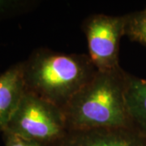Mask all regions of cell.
<instances>
[{
  "instance_id": "1",
  "label": "cell",
  "mask_w": 146,
  "mask_h": 146,
  "mask_svg": "<svg viewBox=\"0 0 146 146\" xmlns=\"http://www.w3.org/2000/svg\"><path fill=\"white\" fill-rule=\"evenodd\" d=\"M127 76L122 68L95 73L63 109L68 130L135 126L126 103Z\"/></svg>"
},
{
  "instance_id": "2",
  "label": "cell",
  "mask_w": 146,
  "mask_h": 146,
  "mask_svg": "<svg viewBox=\"0 0 146 146\" xmlns=\"http://www.w3.org/2000/svg\"><path fill=\"white\" fill-rule=\"evenodd\" d=\"M27 93L63 110L98 72L88 54L38 49L22 62Z\"/></svg>"
},
{
  "instance_id": "3",
  "label": "cell",
  "mask_w": 146,
  "mask_h": 146,
  "mask_svg": "<svg viewBox=\"0 0 146 146\" xmlns=\"http://www.w3.org/2000/svg\"><path fill=\"white\" fill-rule=\"evenodd\" d=\"M5 131L50 146L66 134L68 128L63 110L25 92Z\"/></svg>"
},
{
  "instance_id": "4",
  "label": "cell",
  "mask_w": 146,
  "mask_h": 146,
  "mask_svg": "<svg viewBox=\"0 0 146 146\" xmlns=\"http://www.w3.org/2000/svg\"><path fill=\"white\" fill-rule=\"evenodd\" d=\"M127 16L95 14L83 23L89 57L98 71L107 72L121 68L119 45L125 36Z\"/></svg>"
},
{
  "instance_id": "5",
  "label": "cell",
  "mask_w": 146,
  "mask_h": 146,
  "mask_svg": "<svg viewBox=\"0 0 146 146\" xmlns=\"http://www.w3.org/2000/svg\"><path fill=\"white\" fill-rule=\"evenodd\" d=\"M50 146H146V134L136 126L68 130Z\"/></svg>"
},
{
  "instance_id": "6",
  "label": "cell",
  "mask_w": 146,
  "mask_h": 146,
  "mask_svg": "<svg viewBox=\"0 0 146 146\" xmlns=\"http://www.w3.org/2000/svg\"><path fill=\"white\" fill-rule=\"evenodd\" d=\"M22 62L0 74V132L7 129L25 94Z\"/></svg>"
},
{
  "instance_id": "7",
  "label": "cell",
  "mask_w": 146,
  "mask_h": 146,
  "mask_svg": "<svg viewBox=\"0 0 146 146\" xmlns=\"http://www.w3.org/2000/svg\"><path fill=\"white\" fill-rule=\"evenodd\" d=\"M127 110L134 125L146 134V80L127 73L125 92Z\"/></svg>"
},
{
  "instance_id": "8",
  "label": "cell",
  "mask_w": 146,
  "mask_h": 146,
  "mask_svg": "<svg viewBox=\"0 0 146 146\" xmlns=\"http://www.w3.org/2000/svg\"><path fill=\"white\" fill-rule=\"evenodd\" d=\"M126 16L125 36L146 46V11H136Z\"/></svg>"
},
{
  "instance_id": "9",
  "label": "cell",
  "mask_w": 146,
  "mask_h": 146,
  "mask_svg": "<svg viewBox=\"0 0 146 146\" xmlns=\"http://www.w3.org/2000/svg\"><path fill=\"white\" fill-rule=\"evenodd\" d=\"M33 4L31 1L0 0V21L24 12Z\"/></svg>"
},
{
  "instance_id": "10",
  "label": "cell",
  "mask_w": 146,
  "mask_h": 146,
  "mask_svg": "<svg viewBox=\"0 0 146 146\" xmlns=\"http://www.w3.org/2000/svg\"><path fill=\"white\" fill-rule=\"evenodd\" d=\"M2 134L4 146H46L39 142L28 140L7 131H4Z\"/></svg>"
},
{
  "instance_id": "11",
  "label": "cell",
  "mask_w": 146,
  "mask_h": 146,
  "mask_svg": "<svg viewBox=\"0 0 146 146\" xmlns=\"http://www.w3.org/2000/svg\"><path fill=\"white\" fill-rule=\"evenodd\" d=\"M144 11H146V8H145V10H144Z\"/></svg>"
}]
</instances>
